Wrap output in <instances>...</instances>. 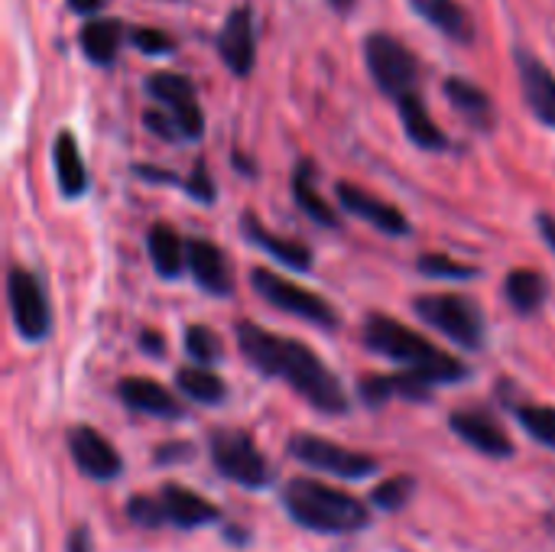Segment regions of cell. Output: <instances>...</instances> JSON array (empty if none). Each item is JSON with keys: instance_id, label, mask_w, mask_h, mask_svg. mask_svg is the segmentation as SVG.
<instances>
[{"instance_id": "cell-6", "label": "cell", "mask_w": 555, "mask_h": 552, "mask_svg": "<svg viewBox=\"0 0 555 552\" xmlns=\"http://www.w3.org/2000/svg\"><path fill=\"white\" fill-rule=\"evenodd\" d=\"M250 283H254L257 296H263L270 306H276V309H283V312H289L296 319H306V322L322 325V329H335L338 325L335 309L322 296L289 283L286 277L273 273L270 267H254L250 270Z\"/></svg>"}, {"instance_id": "cell-32", "label": "cell", "mask_w": 555, "mask_h": 552, "mask_svg": "<svg viewBox=\"0 0 555 552\" xmlns=\"http://www.w3.org/2000/svg\"><path fill=\"white\" fill-rule=\"evenodd\" d=\"M413 491H416V482H413L410 475H397V478H390V482L377 485V488H374V495H371V501H374L380 511L397 514V511H403V508L410 504Z\"/></svg>"}, {"instance_id": "cell-37", "label": "cell", "mask_w": 555, "mask_h": 552, "mask_svg": "<svg viewBox=\"0 0 555 552\" xmlns=\"http://www.w3.org/2000/svg\"><path fill=\"white\" fill-rule=\"evenodd\" d=\"M143 124H146L153 133H159L163 140H176V133H182V127H179L176 120H169L166 114H159V111H153V107L143 114Z\"/></svg>"}, {"instance_id": "cell-28", "label": "cell", "mask_w": 555, "mask_h": 552, "mask_svg": "<svg viewBox=\"0 0 555 552\" xmlns=\"http://www.w3.org/2000/svg\"><path fill=\"white\" fill-rule=\"evenodd\" d=\"M446 94L455 104V111L465 114L468 120H478V124H488L491 120V98L475 81L455 75V78L446 81Z\"/></svg>"}, {"instance_id": "cell-36", "label": "cell", "mask_w": 555, "mask_h": 552, "mask_svg": "<svg viewBox=\"0 0 555 552\" xmlns=\"http://www.w3.org/2000/svg\"><path fill=\"white\" fill-rule=\"evenodd\" d=\"M185 189H189V195L198 198V202H215V185H211V176H208V163H205V159L195 163V169H192Z\"/></svg>"}, {"instance_id": "cell-35", "label": "cell", "mask_w": 555, "mask_h": 552, "mask_svg": "<svg viewBox=\"0 0 555 552\" xmlns=\"http://www.w3.org/2000/svg\"><path fill=\"white\" fill-rule=\"evenodd\" d=\"M130 42L140 49V52H146V55H163V52H169L176 42H172V36H166L163 29H153V26H137L133 33H130Z\"/></svg>"}, {"instance_id": "cell-41", "label": "cell", "mask_w": 555, "mask_h": 552, "mask_svg": "<svg viewBox=\"0 0 555 552\" xmlns=\"http://www.w3.org/2000/svg\"><path fill=\"white\" fill-rule=\"evenodd\" d=\"M540 231H543L546 244H550V247L555 251V218H553V215H546V211L540 215Z\"/></svg>"}, {"instance_id": "cell-24", "label": "cell", "mask_w": 555, "mask_h": 552, "mask_svg": "<svg viewBox=\"0 0 555 552\" xmlns=\"http://www.w3.org/2000/svg\"><path fill=\"white\" fill-rule=\"evenodd\" d=\"M400 117H403V127H406V133H410V140L416 146H423V150H442L449 143L446 133L436 127V120L429 117L426 104L416 94H403L400 98Z\"/></svg>"}, {"instance_id": "cell-21", "label": "cell", "mask_w": 555, "mask_h": 552, "mask_svg": "<svg viewBox=\"0 0 555 552\" xmlns=\"http://www.w3.org/2000/svg\"><path fill=\"white\" fill-rule=\"evenodd\" d=\"M410 7L429 26H436L442 36H449L455 42H468L472 39V16L462 10L459 0H410Z\"/></svg>"}, {"instance_id": "cell-31", "label": "cell", "mask_w": 555, "mask_h": 552, "mask_svg": "<svg viewBox=\"0 0 555 552\" xmlns=\"http://www.w3.org/2000/svg\"><path fill=\"white\" fill-rule=\"evenodd\" d=\"M185 351L198 364H208V368L224 358V345H221V338L208 325H189L185 329Z\"/></svg>"}, {"instance_id": "cell-7", "label": "cell", "mask_w": 555, "mask_h": 552, "mask_svg": "<svg viewBox=\"0 0 555 552\" xmlns=\"http://www.w3.org/2000/svg\"><path fill=\"white\" fill-rule=\"evenodd\" d=\"M289 455L309 468H319V472H328V475H338V478H348V482H358V478H367L374 475L380 465L374 455L367 452H354V449H345L332 439H322V436H312V433H296L289 439Z\"/></svg>"}, {"instance_id": "cell-5", "label": "cell", "mask_w": 555, "mask_h": 552, "mask_svg": "<svg viewBox=\"0 0 555 552\" xmlns=\"http://www.w3.org/2000/svg\"><path fill=\"white\" fill-rule=\"evenodd\" d=\"M413 309L423 322H429L433 329H439L446 338L459 342L462 348L485 345V319L472 299L455 296V293H433V296H416Z\"/></svg>"}, {"instance_id": "cell-38", "label": "cell", "mask_w": 555, "mask_h": 552, "mask_svg": "<svg viewBox=\"0 0 555 552\" xmlns=\"http://www.w3.org/2000/svg\"><path fill=\"white\" fill-rule=\"evenodd\" d=\"M195 455V449L189 446V442H169V446H159L156 452H153V459L159 462V465H169V462H189Z\"/></svg>"}, {"instance_id": "cell-19", "label": "cell", "mask_w": 555, "mask_h": 552, "mask_svg": "<svg viewBox=\"0 0 555 552\" xmlns=\"http://www.w3.org/2000/svg\"><path fill=\"white\" fill-rule=\"evenodd\" d=\"M429 381L413 374V371H403V374H374V377H364L361 381V397L371 403V407H380L387 403L390 397H403V400H429Z\"/></svg>"}, {"instance_id": "cell-27", "label": "cell", "mask_w": 555, "mask_h": 552, "mask_svg": "<svg viewBox=\"0 0 555 552\" xmlns=\"http://www.w3.org/2000/svg\"><path fill=\"white\" fill-rule=\"evenodd\" d=\"M176 387L195 400V403H205V407H215L228 397V387L218 374H211L208 368H179L176 371Z\"/></svg>"}, {"instance_id": "cell-25", "label": "cell", "mask_w": 555, "mask_h": 552, "mask_svg": "<svg viewBox=\"0 0 555 552\" xmlns=\"http://www.w3.org/2000/svg\"><path fill=\"white\" fill-rule=\"evenodd\" d=\"M293 195H296V202L302 205V211L312 218V221H319V224H325V228H335L338 224V215L328 208V202H322V195L315 192V166H312V159H302L299 166H296V172H293Z\"/></svg>"}, {"instance_id": "cell-42", "label": "cell", "mask_w": 555, "mask_h": 552, "mask_svg": "<svg viewBox=\"0 0 555 552\" xmlns=\"http://www.w3.org/2000/svg\"><path fill=\"white\" fill-rule=\"evenodd\" d=\"M68 7H72L75 13H94V10L101 7V0H68Z\"/></svg>"}, {"instance_id": "cell-40", "label": "cell", "mask_w": 555, "mask_h": 552, "mask_svg": "<svg viewBox=\"0 0 555 552\" xmlns=\"http://www.w3.org/2000/svg\"><path fill=\"white\" fill-rule=\"evenodd\" d=\"M140 345H143V351L153 355V358H163V355H166V345H163V335H159V332H143V335H140Z\"/></svg>"}, {"instance_id": "cell-33", "label": "cell", "mask_w": 555, "mask_h": 552, "mask_svg": "<svg viewBox=\"0 0 555 552\" xmlns=\"http://www.w3.org/2000/svg\"><path fill=\"white\" fill-rule=\"evenodd\" d=\"M127 521L137 524L140 530H159V527H166L159 495H137V498H130L127 501Z\"/></svg>"}, {"instance_id": "cell-34", "label": "cell", "mask_w": 555, "mask_h": 552, "mask_svg": "<svg viewBox=\"0 0 555 552\" xmlns=\"http://www.w3.org/2000/svg\"><path fill=\"white\" fill-rule=\"evenodd\" d=\"M420 273L426 277H446V280H472L478 277V267H468V264H459L452 257H442V254H423L420 257Z\"/></svg>"}, {"instance_id": "cell-1", "label": "cell", "mask_w": 555, "mask_h": 552, "mask_svg": "<svg viewBox=\"0 0 555 552\" xmlns=\"http://www.w3.org/2000/svg\"><path fill=\"white\" fill-rule=\"evenodd\" d=\"M237 345L244 358L267 377L286 381L306 403L322 413H348V397L325 361L296 338L273 335L254 322H237Z\"/></svg>"}, {"instance_id": "cell-39", "label": "cell", "mask_w": 555, "mask_h": 552, "mask_svg": "<svg viewBox=\"0 0 555 552\" xmlns=\"http://www.w3.org/2000/svg\"><path fill=\"white\" fill-rule=\"evenodd\" d=\"M68 552H94L91 547V530L88 527H75L68 537Z\"/></svg>"}, {"instance_id": "cell-11", "label": "cell", "mask_w": 555, "mask_h": 552, "mask_svg": "<svg viewBox=\"0 0 555 552\" xmlns=\"http://www.w3.org/2000/svg\"><path fill=\"white\" fill-rule=\"evenodd\" d=\"M68 452L72 462L81 475H88L91 482H114L124 472L120 452L91 426H72L68 429Z\"/></svg>"}, {"instance_id": "cell-9", "label": "cell", "mask_w": 555, "mask_h": 552, "mask_svg": "<svg viewBox=\"0 0 555 552\" xmlns=\"http://www.w3.org/2000/svg\"><path fill=\"white\" fill-rule=\"evenodd\" d=\"M7 299H10L16 332L26 342H42L49 335V329H52V316H49V303H46V293H42L39 280L29 270L13 267L10 277H7Z\"/></svg>"}, {"instance_id": "cell-17", "label": "cell", "mask_w": 555, "mask_h": 552, "mask_svg": "<svg viewBox=\"0 0 555 552\" xmlns=\"http://www.w3.org/2000/svg\"><path fill=\"white\" fill-rule=\"evenodd\" d=\"M517 72H520V88L533 114L555 127V75L530 52H517Z\"/></svg>"}, {"instance_id": "cell-3", "label": "cell", "mask_w": 555, "mask_h": 552, "mask_svg": "<svg viewBox=\"0 0 555 552\" xmlns=\"http://www.w3.org/2000/svg\"><path fill=\"white\" fill-rule=\"evenodd\" d=\"M364 345L374 351V355H384L397 364H403L406 371L426 377L433 387L436 384H459L468 377V368L439 351L433 342H426L423 335H416L413 329H406L403 322L390 319V316H371L364 322Z\"/></svg>"}, {"instance_id": "cell-26", "label": "cell", "mask_w": 555, "mask_h": 552, "mask_svg": "<svg viewBox=\"0 0 555 552\" xmlns=\"http://www.w3.org/2000/svg\"><path fill=\"white\" fill-rule=\"evenodd\" d=\"M120 39H124V26L120 20H91L85 23L81 29V49L91 62L98 65H107L114 62L117 49H120Z\"/></svg>"}, {"instance_id": "cell-43", "label": "cell", "mask_w": 555, "mask_h": 552, "mask_svg": "<svg viewBox=\"0 0 555 552\" xmlns=\"http://www.w3.org/2000/svg\"><path fill=\"white\" fill-rule=\"evenodd\" d=\"M332 3H335V7H341V10H348V7H351L354 0H332Z\"/></svg>"}, {"instance_id": "cell-22", "label": "cell", "mask_w": 555, "mask_h": 552, "mask_svg": "<svg viewBox=\"0 0 555 552\" xmlns=\"http://www.w3.org/2000/svg\"><path fill=\"white\" fill-rule=\"evenodd\" d=\"M52 159H55V176H59V189L68 198H78L88 189V172H85V159L78 153V143L68 130H62L52 143Z\"/></svg>"}, {"instance_id": "cell-29", "label": "cell", "mask_w": 555, "mask_h": 552, "mask_svg": "<svg viewBox=\"0 0 555 552\" xmlns=\"http://www.w3.org/2000/svg\"><path fill=\"white\" fill-rule=\"evenodd\" d=\"M504 290H507L511 306L517 312H524V316L537 312L543 306V299H546V280L537 270H514L507 277V286Z\"/></svg>"}, {"instance_id": "cell-30", "label": "cell", "mask_w": 555, "mask_h": 552, "mask_svg": "<svg viewBox=\"0 0 555 552\" xmlns=\"http://www.w3.org/2000/svg\"><path fill=\"white\" fill-rule=\"evenodd\" d=\"M514 413H517V420H520V426L527 429L530 439H537L546 449H555V407L527 403V407H517Z\"/></svg>"}, {"instance_id": "cell-16", "label": "cell", "mask_w": 555, "mask_h": 552, "mask_svg": "<svg viewBox=\"0 0 555 552\" xmlns=\"http://www.w3.org/2000/svg\"><path fill=\"white\" fill-rule=\"evenodd\" d=\"M159 501H163V517H166V527H179V530H195V527H208L218 521V508L211 501H205L202 495L169 482L163 485L159 491Z\"/></svg>"}, {"instance_id": "cell-8", "label": "cell", "mask_w": 555, "mask_h": 552, "mask_svg": "<svg viewBox=\"0 0 555 552\" xmlns=\"http://www.w3.org/2000/svg\"><path fill=\"white\" fill-rule=\"evenodd\" d=\"M364 59H367V68H371L374 81L380 85V91L403 98L416 85V75H420L416 55L390 33H371L364 39Z\"/></svg>"}, {"instance_id": "cell-15", "label": "cell", "mask_w": 555, "mask_h": 552, "mask_svg": "<svg viewBox=\"0 0 555 552\" xmlns=\"http://www.w3.org/2000/svg\"><path fill=\"white\" fill-rule=\"evenodd\" d=\"M117 397L124 407L156 416V420H182L185 416V407L163 384H156L150 377H124L117 384Z\"/></svg>"}, {"instance_id": "cell-20", "label": "cell", "mask_w": 555, "mask_h": 552, "mask_svg": "<svg viewBox=\"0 0 555 552\" xmlns=\"http://www.w3.org/2000/svg\"><path fill=\"white\" fill-rule=\"evenodd\" d=\"M146 244H150V260H153L156 273L166 277V280H176L182 273V267L189 264V251H185L182 238L166 221H156L150 228Z\"/></svg>"}, {"instance_id": "cell-13", "label": "cell", "mask_w": 555, "mask_h": 552, "mask_svg": "<svg viewBox=\"0 0 555 552\" xmlns=\"http://www.w3.org/2000/svg\"><path fill=\"white\" fill-rule=\"evenodd\" d=\"M338 202L345 205V211H351V215L371 221L377 231H384V234H390V238L410 234V221L403 218L400 208H393L390 202L377 198L374 192H367V189H361V185H354V182H338Z\"/></svg>"}, {"instance_id": "cell-2", "label": "cell", "mask_w": 555, "mask_h": 552, "mask_svg": "<svg viewBox=\"0 0 555 552\" xmlns=\"http://www.w3.org/2000/svg\"><path fill=\"white\" fill-rule=\"evenodd\" d=\"M283 508L299 527L312 534L348 537L371 527V511L364 501L315 478H293L283 488Z\"/></svg>"}, {"instance_id": "cell-4", "label": "cell", "mask_w": 555, "mask_h": 552, "mask_svg": "<svg viewBox=\"0 0 555 552\" xmlns=\"http://www.w3.org/2000/svg\"><path fill=\"white\" fill-rule=\"evenodd\" d=\"M211 452V465L218 468V475H224L228 482L247 488V491H260L270 488L273 482V468L267 462V455L254 446V439L241 429H218L208 442Z\"/></svg>"}, {"instance_id": "cell-18", "label": "cell", "mask_w": 555, "mask_h": 552, "mask_svg": "<svg viewBox=\"0 0 555 552\" xmlns=\"http://www.w3.org/2000/svg\"><path fill=\"white\" fill-rule=\"evenodd\" d=\"M185 251H189V270L198 280V286L205 293L228 296L231 293V273H228V264H224V254L218 251V244H211L208 238H189Z\"/></svg>"}, {"instance_id": "cell-12", "label": "cell", "mask_w": 555, "mask_h": 552, "mask_svg": "<svg viewBox=\"0 0 555 552\" xmlns=\"http://www.w3.org/2000/svg\"><path fill=\"white\" fill-rule=\"evenodd\" d=\"M452 433L468 442L475 452L488 455V459H511L514 455V442L504 433V426L498 420H491L488 413H475V410H459L449 420Z\"/></svg>"}, {"instance_id": "cell-23", "label": "cell", "mask_w": 555, "mask_h": 552, "mask_svg": "<svg viewBox=\"0 0 555 552\" xmlns=\"http://www.w3.org/2000/svg\"><path fill=\"white\" fill-rule=\"evenodd\" d=\"M241 228H244V234H247V241H254L257 247H263L267 254H273L280 264H286V267H296V270H309V264H312V251L306 247V244H299V241H286V238H276V234H270L254 215H244L241 218Z\"/></svg>"}, {"instance_id": "cell-10", "label": "cell", "mask_w": 555, "mask_h": 552, "mask_svg": "<svg viewBox=\"0 0 555 552\" xmlns=\"http://www.w3.org/2000/svg\"><path fill=\"white\" fill-rule=\"evenodd\" d=\"M146 91L156 101L172 107V120L182 127V137L198 140L205 133V117H202V107H198V94H195V88H192V81L185 75L156 72V75L146 78Z\"/></svg>"}, {"instance_id": "cell-14", "label": "cell", "mask_w": 555, "mask_h": 552, "mask_svg": "<svg viewBox=\"0 0 555 552\" xmlns=\"http://www.w3.org/2000/svg\"><path fill=\"white\" fill-rule=\"evenodd\" d=\"M218 49L224 65L234 75H250L254 68V55H257V42H254V13L247 7H237L228 13L221 33H218Z\"/></svg>"}]
</instances>
